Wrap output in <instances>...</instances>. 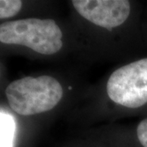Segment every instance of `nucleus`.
<instances>
[{
    "instance_id": "f257e3e1",
    "label": "nucleus",
    "mask_w": 147,
    "mask_h": 147,
    "mask_svg": "<svg viewBox=\"0 0 147 147\" xmlns=\"http://www.w3.org/2000/svg\"><path fill=\"white\" fill-rule=\"evenodd\" d=\"M5 94L11 108L27 116L53 110L61 100L63 89L52 76H27L8 84Z\"/></svg>"
},
{
    "instance_id": "f03ea898",
    "label": "nucleus",
    "mask_w": 147,
    "mask_h": 147,
    "mask_svg": "<svg viewBox=\"0 0 147 147\" xmlns=\"http://www.w3.org/2000/svg\"><path fill=\"white\" fill-rule=\"evenodd\" d=\"M0 41L25 46L42 55L55 54L63 46L61 30L52 19L27 18L2 23Z\"/></svg>"
},
{
    "instance_id": "7ed1b4c3",
    "label": "nucleus",
    "mask_w": 147,
    "mask_h": 147,
    "mask_svg": "<svg viewBox=\"0 0 147 147\" xmlns=\"http://www.w3.org/2000/svg\"><path fill=\"white\" fill-rule=\"evenodd\" d=\"M110 99L127 108H139L147 103V58L115 70L106 86Z\"/></svg>"
},
{
    "instance_id": "20e7f679",
    "label": "nucleus",
    "mask_w": 147,
    "mask_h": 147,
    "mask_svg": "<svg viewBox=\"0 0 147 147\" xmlns=\"http://www.w3.org/2000/svg\"><path fill=\"white\" fill-rule=\"evenodd\" d=\"M71 3L84 19L108 30L124 23L131 8L127 0H73Z\"/></svg>"
},
{
    "instance_id": "39448f33",
    "label": "nucleus",
    "mask_w": 147,
    "mask_h": 147,
    "mask_svg": "<svg viewBox=\"0 0 147 147\" xmlns=\"http://www.w3.org/2000/svg\"><path fill=\"white\" fill-rule=\"evenodd\" d=\"M0 131H1V147H13L16 122L8 113L1 110L0 115Z\"/></svg>"
},
{
    "instance_id": "423d86ee",
    "label": "nucleus",
    "mask_w": 147,
    "mask_h": 147,
    "mask_svg": "<svg viewBox=\"0 0 147 147\" xmlns=\"http://www.w3.org/2000/svg\"><path fill=\"white\" fill-rule=\"evenodd\" d=\"M22 7L20 0H1L0 1V18L6 19L16 16Z\"/></svg>"
},
{
    "instance_id": "0eeeda50",
    "label": "nucleus",
    "mask_w": 147,
    "mask_h": 147,
    "mask_svg": "<svg viewBox=\"0 0 147 147\" xmlns=\"http://www.w3.org/2000/svg\"><path fill=\"white\" fill-rule=\"evenodd\" d=\"M138 140L143 147H147V119L140 122L137 129Z\"/></svg>"
}]
</instances>
